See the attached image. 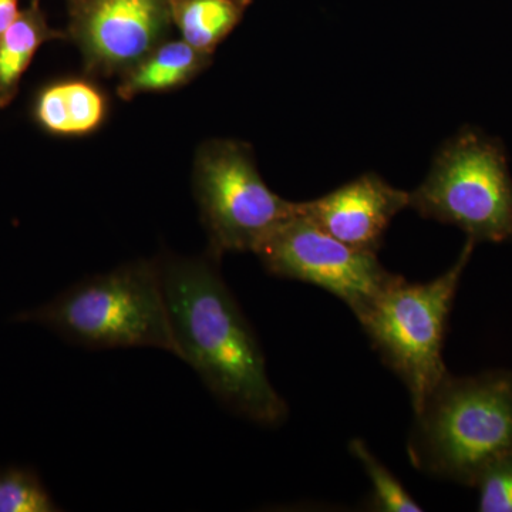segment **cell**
Returning <instances> with one entry per match:
<instances>
[{
	"instance_id": "6da1fadb",
	"label": "cell",
	"mask_w": 512,
	"mask_h": 512,
	"mask_svg": "<svg viewBox=\"0 0 512 512\" xmlns=\"http://www.w3.org/2000/svg\"><path fill=\"white\" fill-rule=\"evenodd\" d=\"M217 256H158L175 356L229 410L261 426L288 417V404L266 372L251 323L229 291Z\"/></svg>"
},
{
	"instance_id": "7c38bea8",
	"label": "cell",
	"mask_w": 512,
	"mask_h": 512,
	"mask_svg": "<svg viewBox=\"0 0 512 512\" xmlns=\"http://www.w3.org/2000/svg\"><path fill=\"white\" fill-rule=\"evenodd\" d=\"M59 30L50 28L39 0L20 10L18 18L0 36V109L18 96L20 82L37 50L52 40L63 39Z\"/></svg>"
},
{
	"instance_id": "ba28073f",
	"label": "cell",
	"mask_w": 512,
	"mask_h": 512,
	"mask_svg": "<svg viewBox=\"0 0 512 512\" xmlns=\"http://www.w3.org/2000/svg\"><path fill=\"white\" fill-rule=\"evenodd\" d=\"M173 28L171 0H69L67 36L87 76H123Z\"/></svg>"
},
{
	"instance_id": "9a60e30c",
	"label": "cell",
	"mask_w": 512,
	"mask_h": 512,
	"mask_svg": "<svg viewBox=\"0 0 512 512\" xmlns=\"http://www.w3.org/2000/svg\"><path fill=\"white\" fill-rule=\"evenodd\" d=\"M52 494L35 471L25 467L0 470V512H56Z\"/></svg>"
},
{
	"instance_id": "30bf717a",
	"label": "cell",
	"mask_w": 512,
	"mask_h": 512,
	"mask_svg": "<svg viewBox=\"0 0 512 512\" xmlns=\"http://www.w3.org/2000/svg\"><path fill=\"white\" fill-rule=\"evenodd\" d=\"M30 114L53 137L77 138L96 133L109 116V99L89 79H59L40 86Z\"/></svg>"
},
{
	"instance_id": "4fadbf2b",
	"label": "cell",
	"mask_w": 512,
	"mask_h": 512,
	"mask_svg": "<svg viewBox=\"0 0 512 512\" xmlns=\"http://www.w3.org/2000/svg\"><path fill=\"white\" fill-rule=\"evenodd\" d=\"M251 0H171L173 23L185 43L214 55L244 18Z\"/></svg>"
},
{
	"instance_id": "9c48e42d",
	"label": "cell",
	"mask_w": 512,
	"mask_h": 512,
	"mask_svg": "<svg viewBox=\"0 0 512 512\" xmlns=\"http://www.w3.org/2000/svg\"><path fill=\"white\" fill-rule=\"evenodd\" d=\"M410 207V192L369 173L316 200L299 202V212L350 247L376 252L397 214Z\"/></svg>"
},
{
	"instance_id": "e0dca14e",
	"label": "cell",
	"mask_w": 512,
	"mask_h": 512,
	"mask_svg": "<svg viewBox=\"0 0 512 512\" xmlns=\"http://www.w3.org/2000/svg\"><path fill=\"white\" fill-rule=\"evenodd\" d=\"M19 0H0V36L19 15Z\"/></svg>"
},
{
	"instance_id": "5b68a950",
	"label": "cell",
	"mask_w": 512,
	"mask_h": 512,
	"mask_svg": "<svg viewBox=\"0 0 512 512\" xmlns=\"http://www.w3.org/2000/svg\"><path fill=\"white\" fill-rule=\"evenodd\" d=\"M192 191L211 255L254 252L276 227L298 212L265 183L254 151L237 140H208L198 147Z\"/></svg>"
},
{
	"instance_id": "3957f363",
	"label": "cell",
	"mask_w": 512,
	"mask_h": 512,
	"mask_svg": "<svg viewBox=\"0 0 512 512\" xmlns=\"http://www.w3.org/2000/svg\"><path fill=\"white\" fill-rule=\"evenodd\" d=\"M90 350L153 348L175 356L157 259H138L77 282L16 315Z\"/></svg>"
},
{
	"instance_id": "7a4b0ae2",
	"label": "cell",
	"mask_w": 512,
	"mask_h": 512,
	"mask_svg": "<svg viewBox=\"0 0 512 512\" xmlns=\"http://www.w3.org/2000/svg\"><path fill=\"white\" fill-rule=\"evenodd\" d=\"M414 416L407 446L413 466L476 487L485 470L512 457V373H447Z\"/></svg>"
},
{
	"instance_id": "8992f818",
	"label": "cell",
	"mask_w": 512,
	"mask_h": 512,
	"mask_svg": "<svg viewBox=\"0 0 512 512\" xmlns=\"http://www.w3.org/2000/svg\"><path fill=\"white\" fill-rule=\"evenodd\" d=\"M427 220L456 225L474 242L512 239V180L503 151L473 131L448 141L429 175L410 192Z\"/></svg>"
},
{
	"instance_id": "5bb4252c",
	"label": "cell",
	"mask_w": 512,
	"mask_h": 512,
	"mask_svg": "<svg viewBox=\"0 0 512 512\" xmlns=\"http://www.w3.org/2000/svg\"><path fill=\"white\" fill-rule=\"evenodd\" d=\"M352 456L362 464L372 484L370 507L383 512H420L423 507L410 495L403 484L393 476L392 471L383 466L363 440L353 439L349 443Z\"/></svg>"
},
{
	"instance_id": "2e32d148",
	"label": "cell",
	"mask_w": 512,
	"mask_h": 512,
	"mask_svg": "<svg viewBox=\"0 0 512 512\" xmlns=\"http://www.w3.org/2000/svg\"><path fill=\"white\" fill-rule=\"evenodd\" d=\"M478 510L512 512V457L498 461L477 481Z\"/></svg>"
},
{
	"instance_id": "8fae6325",
	"label": "cell",
	"mask_w": 512,
	"mask_h": 512,
	"mask_svg": "<svg viewBox=\"0 0 512 512\" xmlns=\"http://www.w3.org/2000/svg\"><path fill=\"white\" fill-rule=\"evenodd\" d=\"M212 56L183 39H167L120 76L117 94L120 99L131 100L140 94L180 89L210 67Z\"/></svg>"
},
{
	"instance_id": "52a82bcc",
	"label": "cell",
	"mask_w": 512,
	"mask_h": 512,
	"mask_svg": "<svg viewBox=\"0 0 512 512\" xmlns=\"http://www.w3.org/2000/svg\"><path fill=\"white\" fill-rule=\"evenodd\" d=\"M255 255L269 274L319 286L346 303L356 318L400 275L387 271L376 252L350 247L296 212L264 239Z\"/></svg>"
},
{
	"instance_id": "277c9868",
	"label": "cell",
	"mask_w": 512,
	"mask_h": 512,
	"mask_svg": "<svg viewBox=\"0 0 512 512\" xmlns=\"http://www.w3.org/2000/svg\"><path fill=\"white\" fill-rule=\"evenodd\" d=\"M474 244L468 238L456 264L433 281L410 284L400 276L357 318L384 365L407 387L414 413L448 373V316Z\"/></svg>"
}]
</instances>
